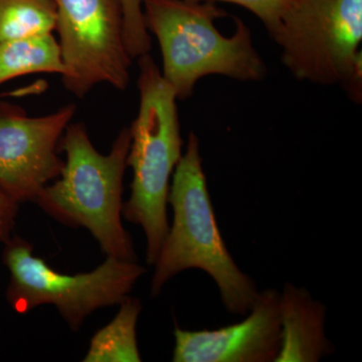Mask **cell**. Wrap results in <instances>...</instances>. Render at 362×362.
Masks as SVG:
<instances>
[{"label": "cell", "instance_id": "6da1fadb", "mask_svg": "<svg viewBox=\"0 0 362 362\" xmlns=\"http://www.w3.org/2000/svg\"><path fill=\"white\" fill-rule=\"evenodd\" d=\"M168 204L173 206V223L153 265L151 296H158L177 274L197 269L216 282L226 310L247 315L259 291L252 279L235 263L221 237L202 168L199 139L194 132L173 173Z\"/></svg>", "mask_w": 362, "mask_h": 362}, {"label": "cell", "instance_id": "7a4b0ae2", "mask_svg": "<svg viewBox=\"0 0 362 362\" xmlns=\"http://www.w3.org/2000/svg\"><path fill=\"white\" fill-rule=\"evenodd\" d=\"M130 144V129L124 127L111 151L102 154L84 124H69L59 142L66 156L61 175L45 185L33 202L59 223L89 230L107 256L137 261L132 237L122 223L123 180Z\"/></svg>", "mask_w": 362, "mask_h": 362}, {"label": "cell", "instance_id": "3957f363", "mask_svg": "<svg viewBox=\"0 0 362 362\" xmlns=\"http://www.w3.org/2000/svg\"><path fill=\"white\" fill-rule=\"evenodd\" d=\"M145 26L160 45L162 76L177 100L192 96L202 78L211 75L258 82L267 66L252 42L251 30L235 18V33L225 37L216 21L228 16L214 2L145 0Z\"/></svg>", "mask_w": 362, "mask_h": 362}, {"label": "cell", "instance_id": "277c9868", "mask_svg": "<svg viewBox=\"0 0 362 362\" xmlns=\"http://www.w3.org/2000/svg\"><path fill=\"white\" fill-rule=\"evenodd\" d=\"M137 59L139 109L129 127L127 156L133 180L122 216L144 230L146 262L153 266L169 230V181L182 156L183 142L175 90L149 54Z\"/></svg>", "mask_w": 362, "mask_h": 362}, {"label": "cell", "instance_id": "5b68a950", "mask_svg": "<svg viewBox=\"0 0 362 362\" xmlns=\"http://www.w3.org/2000/svg\"><path fill=\"white\" fill-rule=\"evenodd\" d=\"M297 80L362 99V0H286L265 26Z\"/></svg>", "mask_w": 362, "mask_h": 362}, {"label": "cell", "instance_id": "8992f818", "mask_svg": "<svg viewBox=\"0 0 362 362\" xmlns=\"http://www.w3.org/2000/svg\"><path fill=\"white\" fill-rule=\"evenodd\" d=\"M4 245L9 306L26 314L42 305H54L73 331L80 329L93 312L120 304L146 273L137 261L107 256L92 272L66 275L35 256L33 245L23 238L13 235Z\"/></svg>", "mask_w": 362, "mask_h": 362}, {"label": "cell", "instance_id": "52a82bcc", "mask_svg": "<svg viewBox=\"0 0 362 362\" xmlns=\"http://www.w3.org/2000/svg\"><path fill=\"white\" fill-rule=\"evenodd\" d=\"M66 89L84 98L97 85L127 89L132 64L120 0H54Z\"/></svg>", "mask_w": 362, "mask_h": 362}, {"label": "cell", "instance_id": "ba28073f", "mask_svg": "<svg viewBox=\"0 0 362 362\" xmlns=\"http://www.w3.org/2000/svg\"><path fill=\"white\" fill-rule=\"evenodd\" d=\"M76 110L69 104L30 117L20 107L0 103V188L18 204L35 202L61 175L65 161L58 154L59 142Z\"/></svg>", "mask_w": 362, "mask_h": 362}, {"label": "cell", "instance_id": "9c48e42d", "mask_svg": "<svg viewBox=\"0 0 362 362\" xmlns=\"http://www.w3.org/2000/svg\"><path fill=\"white\" fill-rule=\"evenodd\" d=\"M175 362H274L282 342L280 293L259 292L246 319L214 330L175 327Z\"/></svg>", "mask_w": 362, "mask_h": 362}, {"label": "cell", "instance_id": "30bf717a", "mask_svg": "<svg viewBox=\"0 0 362 362\" xmlns=\"http://www.w3.org/2000/svg\"><path fill=\"white\" fill-rule=\"evenodd\" d=\"M282 342L275 362H317L334 352L326 337V308L305 288L284 285L280 293Z\"/></svg>", "mask_w": 362, "mask_h": 362}, {"label": "cell", "instance_id": "8fae6325", "mask_svg": "<svg viewBox=\"0 0 362 362\" xmlns=\"http://www.w3.org/2000/svg\"><path fill=\"white\" fill-rule=\"evenodd\" d=\"M120 309L108 325L92 337L84 362H140L136 327L142 311L137 298L127 296L119 304Z\"/></svg>", "mask_w": 362, "mask_h": 362}, {"label": "cell", "instance_id": "7c38bea8", "mask_svg": "<svg viewBox=\"0 0 362 362\" xmlns=\"http://www.w3.org/2000/svg\"><path fill=\"white\" fill-rule=\"evenodd\" d=\"M37 73L65 75L61 47L52 33L0 44V85Z\"/></svg>", "mask_w": 362, "mask_h": 362}, {"label": "cell", "instance_id": "4fadbf2b", "mask_svg": "<svg viewBox=\"0 0 362 362\" xmlns=\"http://www.w3.org/2000/svg\"><path fill=\"white\" fill-rule=\"evenodd\" d=\"M54 0H0V44L56 30Z\"/></svg>", "mask_w": 362, "mask_h": 362}, {"label": "cell", "instance_id": "5bb4252c", "mask_svg": "<svg viewBox=\"0 0 362 362\" xmlns=\"http://www.w3.org/2000/svg\"><path fill=\"white\" fill-rule=\"evenodd\" d=\"M122 4L124 39L132 59L140 58L151 51V37L143 16L145 0H120Z\"/></svg>", "mask_w": 362, "mask_h": 362}, {"label": "cell", "instance_id": "9a60e30c", "mask_svg": "<svg viewBox=\"0 0 362 362\" xmlns=\"http://www.w3.org/2000/svg\"><path fill=\"white\" fill-rule=\"evenodd\" d=\"M195 2H226L247 9L259 18L264 25H268L276 18L286 0H188Z\"/></svg>", "mask_w": 362, "mask_h": 362}, {"label": "cell", "instance_id": "2e32d148", "mask_svg": "<svg viewBox=\"0 0 362 362\" xmlns=\"http://www.w3.org/2000/svg\"><path fill=\"white\" fill-rule=\"evenodd\" d=\"M20 204L0 188V243L6 244L13 235Z\"/></svg>", "mask_w": 362, "mask_h": 362}]
</instances>
